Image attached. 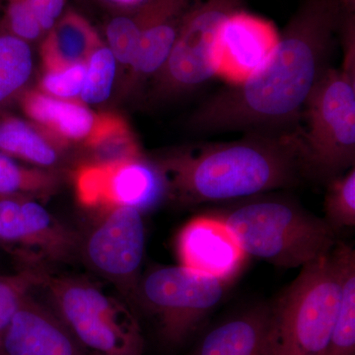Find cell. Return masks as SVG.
<instances>
[{"label":"cell","instance_id":"obj_3","mask_svg":"<svg viewBox=\"0 0 355 355\" xmlns=\"http://www.w3.org/2000/svg\"><path fill=\"white\" fill-rule=\"evenodd\" d=\"M247 256L279 268L304 266L330 253L336 231L324 218L282 196H254L219 211Z\"/></svg>","mask_w":355,"mask_h":355},{"label":"cell","instance_id":"obj_18","mask_svg":"<svg viewBox=\"0 0 355 355\" xmlns=\"http://www.w3.org/2000/svg\"><path fill=\"white\" fill-rule=\"evenodd\" d=\"M101 46V39L90 23L78 13L67 11L42 43L41 58L44 70L85 64Z\"/></svg>","mask_w":355,"mask_h":355},{"label":"cell","instance_id":"obj_16","mask_svg":"<svg viewBox=\"0 0 355 355\" xmlns=\"http://www.w3.org/2000/svg\"><path fill=\"white\" fill-rule=\"evenodd\" d=\"M19 99L26 116L58 146H85L101 116L77 100L58 99L41 91L25 90Z\"/></svg>","mask_w":355,"mask_h":355},{"label":"cell","instance_id":"obj_24","mask_svg":"<svg viewBox=\"0 0 355 355\" xmlns=\"http://www.w3.org/2000/svg\"><path fill=\"white\" fill-rule=\"evenodd\" d=\"M324 220L335 231L355 225V167L327 182Z\"/></svg>","mask_w":355,"mask_h":355},{"label":"cell","instance_id":"obj_10","mask_svg":"<svg viewBox=\"0 0 355 355\" xmlns=\"http://www.w3.org/2000/svg\"><path fill=\"white\" fill-rule=\"evenodd\" d=\"M0 242L30 268L65 263L79 248L73 230L33 198H0Z\"/></svg>","mask_w":355,"mask_h":355},{"label":"cell","instance_id":"obj_27","mask_svg":"<svg viewBox=\"0 0 355 355\" xmlns=\"http://www.w3.org/2000/svg\"><path fill=\"white\" fill-rule=\"evenodd\" d=\"M140 29L132 13L113 18L106 29L109 49L116 62L130 67L139 49Z\"/></svg>","mask_w":355,"mask_h":355},{"label":"cell","instance_id":"obj_7","mask_svg":"<svg viewBox=\"0 0 355 355\" xmlns=\"http://www.w3.org/2000/svg\"><path fill=\"white\" fill-rule=\"evenodd\" d=\"M241 6L242 0H191L171 53L154 76L155 97L189 94L217 76L222 29Z\"/></svg>","mask_w":355,"mask_h":355},{"label":"cell","instance_id":"obj_1","mask_svg":"<svg viewBox=\"0 0 355 355\" xmlns=\"http://www.w3.org/2000/svg\"><path fill=\"white\" fill-rule=\"evenodd\" d=\"M340 0H305L251 76L217 91L189 116L193 132H288L297 128L329 67L340 34Z\"/></svg>","mask_w":355,"mask_h":355},{"label":"cell","instance_id":"obj_21","mask_svg":"<svg viewBox=\"0 0 355 355\" xmlns=\"http://www.w3.org/2000/svg\"><path fill=\"white\" fill-rule=\"evenodd\" d=\"M32 71L29 43L7 32L0 23V112L24 92Z\"/></svg>","mask_w":355,"mask_h":355},{"label":"cell","instance_id":"obj_15","mask_svg":"<svg viewBox=\"0 0 355 355\" xmlns=\"http://www.w3.org/2000/svg\"><path fill=\"white\" fill-rule=\"evenodd\" d=\"M279 37L263 23L235 14L224 25L219 38L217 76L230 83L244 80L272 53Z\"/></svg>","mask_w":355,"mask_h":355},{"label":"cell","instance_id":"obj_17","mask_svg":"<svg viewBox=\"0 0 355 355\" xmlns=\"http://www.w3.org/2000/svg\"><path fill=\"white\" fill-rule=\"evenodd\" d=\"M270 327V306H259L210 331L196 355H273Z\"/></svg>","mask_w":355,"mask_h":355},{"label":"cell","instance_id":"obj_22","mask_svg":"<svg viewBox=\"0 0 355 355\" xmlns=\"http://www.w3.org/2000/svg\"><path fill=\"white\" fill-rule=\"evenodd\" d=\"M85 146L92 154L89 162H119L144 156L128 123L113 114L100 116L97 127Z\"/></svg>","mask_w":355,"mask_h":355},{"label":"cell","instance_id":"obj_26","mask_svg":"<svg viewBox=\"0 0 355 355\" xmlns=\"http://www.w3.org/2000/svg\"><path fill=\"white\" fill-rule=\"evenodd\" d=\"M116 60L108 46H101L86 62V76L80 99L86 104H100L111 96Z\"/></svg>","mask_w":355,"mask_h":355},{"label":"cell","instance_id":"obj_25","mask_svg":"<svg viewBox=\"0 0 355 355\" xmlns=\"http://www.w3.org/2000/svg\"><path fill=\"white\" fill-rule=\"evenodd\" d=\"M48 275L41 268L30 266L14 275H0V334L31 292L44 286Z\"/></svg>","mask_w":355,"mask_h":355},{"label":"cell","instance_id":"obj_13","mask_svg":"<svg viewBox=\"0 0 355 355\" xmlns=\"http://www.w3.org/2000/svg\"><path fill=\"white\" fill-rule=\"evenodd\" d=\"M191 0H144L132 13L140 32L139 49L130 65V85L160 71L171 53Z\"/></svg>","mask_w":355,"mask_h":355},{"label":"cell","instance_id":"obj_30","mask_svg":"<svg viewBox=\"0 0 355 355\" xmlns=\"http://www.w3.org/2000/svg\"><path fill=\"white\" fill-rule=\"evenodd\" d=\"M44 32H50L64 14L67 0H27Z\"/></svg>","mask_w":355,"mask_h":355},{"label":"cell","instance_id":"obj_23","mask_svg":"<svg viewBox=\"0 0 355 355\" xmlns=\"http://www.w3.org/2000/svg\"><path fill=\"white\" fill-rule=\"evenodd\" d=\"M60 179L55 173L21 165L0 151V198H50L57 191Z\"/></svg>","mask_w":355,"mask_h":355},{"label":"cell","instance_id":"obj_28","mask_svg":"<svg viewBox=\"0 0 355 355\" xmlns=\"http://www.w3.org/2000/svg\"><path fill=\"white\" fill-rule=\"evenodd\" d=\"M85 76L86 62L67 69L44 70L40 80V91L58 99L76 100L80 97Z\"/></svg>","mask_w":355,"mask_h":355},{"label":"cell","instance_id":"obj_29","mask_svg":"<svg viewBox=\"0 0 355 355\" xmlns=\"http://www.w3.org/2000/svg\"><path fill=\"white\" fill-rule=\"evenodd\" d=\"M2 27L23 41H36L43 35V29L27 0H7Z\"/></svg>","mask_w":355,"mask_h":355},{"label":"cell","instance_id":"obj_32","mask_svg":"<svg viewBox=\"0 0 355 355\" xmlns=\"http://www.w3.org/2000/svg\"><path fill=\"white\" fill-rule=\"evenodd\" d=\"M95 355H125V354H96Z\"/></svg>","mask_w":355,"mask_h":355},{"label":"cell","instance_id":"obj_11","mask_svg":"<svg viewBox=\"0 0 355 355\" xmlns=\"http://www.w3.org/2000/svg\"><path fill=\"white\" fill-rule=\"evenodd\" d=\"M144 251L146 228L142 212L132 207L101 212L83 245L88 265L125 289L135 286Z\"/></svg>","mask_w":355,"mask_h":355},{"label":"cell","instance_id":"obj_12","mask_svg":"<svg viewBox=\"0 0 355 355\" xmlns=\"http://www.w3.org/2000/svg\"><path fill=\"white\" fill-rule=\"evenodd\" d=\"M176 253L180 266L227 284L247 259L234 232L216 214L187 222L178 233Z\"/></svg>","mask_w":355,"mask_h":355},{"label":"cell","instance_id":"obj_19","mask_svg":"<svg viewBox=\"0 0 355 355\" xmlns=\"http://www.w3.org/2000/svg\"><path fill=\"white\" fill-rule=\"evenodd\" d=\"M340 272V296L326 355H355V251L336 242L331 250Z\"/></svg>","mask_w":355,"mask_h":355},{"label":"cell","instance_id":"obj_14","mask_svg":"<svg viewBox=\"0 0 355 355\" xmlns=\"http://www.w3.org/2000/svg\"><path fill=\"white\" fill-rule=\"evenodd\" d=\"M55 313L27 298L0 334V355H85Z\"/></svg>","mask_w":355,"mask_h":355},{"label":"cell","instance_id":"obj_9","mask_svg":"<svg viewBox=\"0 0 355 355\" xmlns=\"http://www.w3.org/2000/svg\"><path fill=\"white\" fill-rule=\"evenodd\" d=\"M73 186L79 203L99 212L132 207L144 214L167 198L164 175L144 156L119 162L84 163L74 172Z\"/></svg>","mask_w":355,"mask_h":355},{"label":"cell","instance_id":"obj_4","mask_svg":"<svg viewBox=\"0 0 355 355\" xmlns=\"http://www.w3.org/2000/svg\"><path fill=\"white\" fill-rule=\"evenodd\" d=\"M300 121L296 137L306 180L326 184L354 167L355 65L327 69Z\"/></svg>","mask_w":355,"mask_h":355},{"label":"cell","instance_id":"obj_6","mask_svg":"<svg viewBox=\"0 0 355 355\" xmlns=\"http://www.w3.org/2000/svg\"><path fill=\"white\" fill-rule=\"evenodd\" d=\"M50 292L58 318L83 347L96 354L142 355L144 338L137 319L123 303L78 277H51Z\"/></svg>","mask_w":355,"mask_h":355},{"label":"cell","instance_id":"obj_8","mask_svg":"<svg viewBox=\"0 0 355 355\" xmlns=\"http://www.w3.org/2000/svg\"><path fill=\"white\" fill-rule=\"evenodd\" d=\"M226 284L182 266H166L147 273L137 292L141 304L157 319L166 342L180 345L220 302Z\"/></svg>","mask_w":355,"mask_h":355},{"label":"cell","instance_id":"obj_31","mask_svg":"<svg viewBox=\"0 0 355 355\" xmlns=\"http://www.w3.org/2000/svg\"><path fill=\"white\" fill-rule=\"evenodd\" d=\"M108 1L119 6H139L144 0H108Z\"/></svg>","mask_w":355,"mask_h":355},{"label":"cell","instance_id":"obj_20","mask_svg":"<svg viewBox=\"0 0 355 355\" xmlns=\"http://www.w3.org/2000/svg\"><path fill=\"white\" fill-rule=\"evenodd\" d=\"M57 144L27 121L0 112V151L50 170L60 162Z\"/></svg>","mask_w":355,"mask_h":355},{"label":"cell","instance_id":"obj_5","mask_svg":"<svg viewBox=\"0 0 355 355\" xmlns=\"http://www.w3.org/2000/svg\"><path fill=\"white\" fill-rule=\"evenodd\" d=\"M340 296L331 251L301 268L270 306L273 355H326Z\"/></svg>","mask_w":355,"mask_h":355},{"label":"cell","instance_id":"obj_2","mask_svg":"<svg viewBox=\"0 0 355 355\" xmlns=\"http://www.w3.org/2000/svg\"><path fill=\"white\" fill-rule=\"evenodd\" d=\"M153 161L164 175L167 198L184 207L244 200L306 180L296 128L179 147Z\"/></svg>","mask_w":355,"mask_h":355}]
</instances>
